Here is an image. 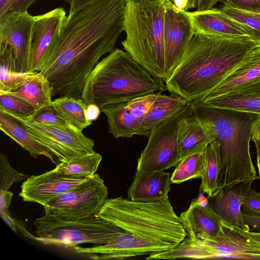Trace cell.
<instances>
[{"label":"cell","instance_id":"ffe728a7","mask_svg":"<svg viewBox=\"0 0 260 260\" xmlns=\"http://www.w3.org/2000/svg\"><path fill=\"white\" fill-rule=\"evenodd\" d=\"M171 175L164 171L153 173L136 171L133 182L127 190L128 199L132 201L149 202L168 197Z\"/></svg>","mask_w":260,"mask_h":260},{"label":"cell","instance_id":"8992f818","mask_svg":"<svg viewBox=\"0 0 260 260\" xmlns=\"http://www.w3.org/2000/svg\"><path fill=\"white\" fill-rule=\"evenodd\" d=\"M165 2L136 4L127 1L122 42L124 49L153 77L163 81Z\"/></svg>","mask_w":260,"mask_h":260},{"label":"cell","instance_id":"8fae6325","mask_svg":"<svg viewBox=\"0 0 260 260\" xmlns=\"http://www.w3.org/2000/svg\"><path fill=\"white\" fill-rule=\"evenodd\" d=\"M19 118L34 138L48 148L59 162L94 153V141L73 126L46 125Z\"/></svg>","mask_w":260,"mask_h":260},{"label":"cell","instance_id":"e575fe53","mask_svg":"<svg viewBox=\"0 0 260 260\" xmlns=\"http://www.w3.org/2000/svg\"><path fill=\"white\" fill-rule=\"evenodd\" d=\"M28 176L13 169L5 154H0V190L8 191L11 185L28 178Z\"/></svg>","mask_w":260,"mask_h":260},{"label":"cell","instance_id":"bcb514c9","mask_svg":"<svg viewBox=\"0 0 260 260\" xmlns=\"http://www.w3.org/2000/svg\"><path fill=\"white\" fill-rule=\"evenodd\" d=\"M1 215L4 221L14 232H17V228L14 222V218H12L8 214V212L5 210L0 211Z\"/></svg>","mask_w":260,"mask_h":260},{"label":"cell","instance_id":"8d00e7d4","mask_svg":"<svg viewBox=\"0 0 260 260\" xmlns=\"http://www.w3.org/2000/svg\"><path fill=\"white\" fill-rule=\"evenodd\" d=\"M223 5L242 12L260 14V0H222Z\"/></svg>","mask_w":260,"mask_h":260},{"label":"cell","instance_id":"2e32d148","mask_svg":"<svg viewBox=\"0 0 260 260\" xmlns=\"http://www.w3.org/2000/svg\"><path fill=\"white\" fill-rule=\"evenodd\" d=\"M258 178L257 176L220 188L215 195L208 197L206 206L222 222L239 229L250 231L243 220L241 207L246 193L251 188L252 183Z\"/></svg>","mask_w":260,"mask_h":260},{"label":"cell","instance_id":"f6af8a7d","mask_svg":"<svg viewBox=\"0 0 260 260\" xmlns=\"http://www.w3.org/2000/svg\"><path fill=\"white\" fill-rule=\"evenodd\" d=\"M221 0H198V11H204L210 9L217 2Z\"/></svg>","mask_w":260,"mask_h":260},{"label":"cell","instance_id":"74e56055","mask_svg":"<svg viewBox=\"0 0 260 260\" xmlns=\"http://www.w3.org/2000/svg\"><path fill=\"white\" fill-rule=\"evenodd\" d=\"M37 0H11L9 6L4 16L13 12H19L27 11L28 7L35 3Z\"/></svg>","mask_w":260,"mask_h":260},{"label":"cell","instance_id":"cb8c5ba5","mask_svg":"<svg viewBox=\"0 0 260 260\" xmlns=\"http://www.w3.org/2000/svg\"><path fill=\"white\" fill-rule=\"evenodd\" d=\"M214 140L207 127L190 115L183 122L178 132V146L181 159L203 151Z\"/></svg>","mask_w":260,"mask_h":260},{"label":"cell","instance_id":"f546056e","mask_svg":"<svg viewBox=\"0 0 260 260\" xmlns=\"http://www.w3.org/2000/svg\"><path fill=\"white\" fill-rule=\"evenodd\" d=\"M205 159V149L182 159L171 175V183L179 184L191 179L202 178Z\"/></svg>","mask_w":260,"mask_h":260},{"label":"cell","instance_id":"60d3db41","mask_svg":"<svg viewBox=\"0 0 260 260\" xmlns=\"http://www.w3.org/2000/svg\"><path fill=\"white\" fill-rule=\"evenodd\" d=\"M233 228L240 234L244 236L251 244L260 247V232H254L250 231H246L235 227Z\"/></svg>","mask_w":260,"mask_h":260},{"label":"cell","instance_id":"277c9868","mask_svg":"<svg viewBox=\"0 0 260 260\" xmlns=\"http://www.w3.org/2000/svg\"><path fill=\"white\" fill-rule=\"evenodd\" d=\"M192 115L219 142L221 168L219 188L256 177L250 153L253 129L260 114L191 102Z\"/></svg>","mask_w":260,"mask_h":260},{"label":"cell","instance_id":"4dcf8cb0","mask_svg":"<svg viewBox=\"0 0 260 260\" xmlns=\"http://www.w3.org/2000/svg\"><path fill=\"white\" fill-rule=\"evenodd\" d=\"M102 160V155L94 152L68 161L59 162L54 170L66 175L92 176L96 172Z\"/></svg>","mask_w":260,"mask_h":260},{"label":"cell","instance_id":"52a82bcc","mask_svg":"<svg viewBox=\"0 0 260 260\" xmlns=\"http://www.w3.org/2000/svg\"><path fill=\"white\" fill-rule=\"evenodd\" d=\"M44 211V215L34 222L35 240L44 245L64 247L85 243L103 245L125 233L121 228L99 215L78 220H66L53 215L46 209Z\"/></svg>","mask_w":260,"mask_h":260},{"label":"cell","instance_id":"44dd1931","mask_svg":"<svg viewBox=\"0 0 260 260\" xmlns=\"http://www.w3.org/2000/svg\"><path fill=\"white\" fill-rule=\"evenodd\" d=\"M0 129L27 150L31 157L37 158L40 155H44L56 165L59 163L57 158L48 148L29 134L25 124L19 118L2 109H0Z\"/></svg>","mask_w":260,"mask_h":260},{"label":"cell","instance_id":"ac0fdd59","mask_svg":"<svg viewBox=\"0 0 260 260\" xmlns=\"http://www.w3.org/2000/svg\"><path fill=\"white\" fill-rule=\"evenodd\" d=\"M194 35L202 34L229 38L249 37L248 26L231 18L220 9L186 11Z\"/></svg>","mask_w":260,"mask_h":260},{"label":"cell","instance_id":"d590c367","mask_svg":"<svg viewBox=\"0 0 260 260\" xmlns=\"http://www.w3.org/2000/svg\"><path fill=\"white\" fill-rule=\"evenodd\" d=\"M241 211L243 214L260 216V192L251 188L245 197Z\"/></svg>","mask_w":260,"mask_h":260},{"label":"cell","instance_id":"f1b7e54d","mask_svg":"<svg viewBox=\"0 0 260 260\" xmlns=\"http://www.w3.org/2000/svg\"><path fill=\"white\" fill-rule=\"evenodd\" d=\"M52 102L67 123L77 129L82 131L92 124L86 117L87 106L82 99L59 97Z\"/></svg>","mask_w":260,"mask_h":260},{"label":"cell","instance_id":"9a60e30c","mask_svg":"<svg viewBox=\"0 0 260 260\" xmlns=\"http://www.w3.org/2000/svg\"><path fill=\"white\" fill-rule=\"evenodd\" d=\"M91 177L60 174L54 169L28 177L22 184L19 195L23 201L43 206Z\"/></svg>","mask_w":260,"mask_h":260},{"label":"cell","instance_id":"836d02e7","mask_svg":"<svg viewBox=\"0 0 260 260\" xmlns=\"http://www.w3.org/2000/svg\"><path fill=\"white\" fill-rule=\"evenodd\" d=\"M27 119L46 125L66 126L69 124L53 102L37 110L30 117Z\"/></svg>","mask_w":260,"mask_h":260},{"label":"cell","instance_id":"7402d4cb","mask_svg":"<svg viewBox=\"0 0 260 260\" xmlns=\"http://www.w3.org/2000/svg\"><path fill=\"white\" fill-rule=\"evenodd\" d=\"M258 80H260V46L253 49L241 64L202 100L225 94Z\"/></svg>","mask_w":260,"mask_h":260},{"label":"cell","instance_id":"9c48e42d","mask_svg":"<svg viewBox=\"0 0 260 260\" xmlns=\"http://www.w3.org/2000/svg\"><path fill=\"white\" fill-rule=\"evenodd\" d=\"M192 109L190 102L150 131L148 143L138 159L136 171L145 174L158 172L175 167L180 162L178 132L183 122L192 115Z\"/></svg>","mask_w":260,"mask_h":260},{"label":"cell","instance_id":"b9f144b4","mask_svg":"<svg viewBox=\"0 0 260 260\" xmlns=\"http://www.w3.org/2000/svg\"><path fill=\"white\" fill-rule=\"evenodd\" d=\"M243 220L249 228L250 231L260 232V216L249 215L243 213Z\"/></svg>","mask_w":260,"mask_h":260},{"label":"cell","instance_id":"3957f363","mask_svg":"<svg viewBox=\"0 0 260 260\" xmlns=\"http://www.w3.org/2000/svg\"><path fill=\"white\" fill-rule=\"evenodd\" d=\"M257 46L249 37L195 34L181 62L165 80L167 89L189 102L201 101Z\"/></svg>","mask_w":260,"mask_h":260},{"label":"cell","instance_id":"d6a6232c","mask_svg":"<svg viewBox=\"0 0 260 260\" xmlns=\"http://www.w3.org/2000/svg\"><path fill=\"white\" fill-rule=\"evenodd\" d=\"M0 109L19 118H28L36 111L28 102L20 97L0 92Z\"/></svg>","mask_w":260,"mask_h":260},{"label":"cell","instance_id":"83f0119b","mask_svg":"<svg viewBox=\"0 0 260 260\" xmlns=\"http://www.w3.org/2000/svg\"><path fill=\"white\" fill-rule=\"evenodd\" d=\"M220 168L219 144L218 141L215 140L205 148L204 170L200 187L202 193H206L208 197H211L219 190L218 182Z\"/></svg>","mask_w":260,"mask_h":260},{"label":"cell","instance_id":"7a4b0ae2","mask_svg":"<svg viewBox=\"0 0 260 260\" xmlns=\"http://www.w3.org/2000/svg\"><path fill=\"white\" fill-rule=\"evenodd\" d=\"M125 233L103 245L75 247L94 259H123L174 248L187 237L169 199L139 202L122 197L107 199L99 214Z\"/></svg>","mask_w":260,"mask_h":260},{"label":"cell","instance_id":"7c38bea8","mask_svg":"<svg viewBox=\"0 0 260 260\" xmlns=\"http://www.w3.org/2000/svg\"><path fill=\"white\" fill-rule=\"evenodd\" d=\"M162 92L152 93L129 101L109 104L100 109L107 117L108 131L115 138L134 135L148 137L150 132L143 125V118Z\"/></svg>","mask_w":260,"mask_h":260},{"label":"cell","instance_id":"d4e9b609","mask_svg":"<svg viewBox=\"0 0 260 260\" xmlns=\"http://www.w3.org/2000/svg\"><path fill=\"white\" fill-rule=\"evenodd\" d=\"M190 102L176 94L161 93L154 100L143 118L145 128L150 131L184 109Z\"/></svg>","mask_w":260,"mask_h":260},{"label":"cell","instance_id":"30bf717a","mask_svg":"<svg viewBox=\"0 0 260 260\" xmlns=\"http://www.w3.org/2000/svg\"><path fill=\"white\" fill-rule=\"evenodd\" d=\"M108 188L99 174L47 202L43 206L54 216L78 220L99 214L108 199Z\"/></svg>","mask_w":260,"mask_h":260},{"label":"cell","instance_id":"5b68a950","mask_svg":"<svg viewBox=\"0 0 260 260\" xmlns=\"http://www.w3.org/2000/svg\"><path fill=\"white\" fill-rule=\"evenodd\" d=\"M161 80L153 77L128 53L113 49L95 66L82 90L86 106L105 105L167 90Z\"/></svg>","mask_w":260,"mask_h":260},{"label":"cell","instance_id":"4316f807","mask_svg":"<svg viewBox=\"0 0 260 260\" xmlns=\"http://www.w3.org/2000/svg\"><path fill=\"white\" fill-rule=\"evenodd\" d=\"M2 93L12 94L25 100L34 107L36 111L52 103L50 83L41 72H37L18 87Z\"/></svg>","mask_w":260,"mask_h":260},{"label":"cell","instance_id":"1f68e13d","mask_svg":"<svg viewBox=\"0 0 260 260\" xmlns=\"http://www.w3.org/2000/svg\"><path fill=\"white\" fill-rule=\"evenodd\" d=\"M220 9L229 17L248 26L249 38L260 46V14L242 12L224 5Z\"/></svg>","mask_w":260,"mask_h":260},{"label":"cell","instance_id":"6da1fadb","mask_svg":"<svg viewBox=\"0 0 260 260\" xmlns=\"http://www.w3.org/2000/svg\"><path fill=\"white\" fill-rule=\"evenodd\" d=\"M126 3L101 0L67 16L40 64L52 98L81 99L90 73L124 31Z\"/></svg>","mask_w":260,"mask_h":260},{"label":"cell","instance_id":"ab89813d","mask_svg":"<svg viewBox=\"0 0 260 260\" xmlns=\"http://www.w3.org/2000/svg\"><path fill=\"white\" fill-rule=\"evenodd\" d=\"M178 10L188 11V10L196 8L198 0H169Z\"/></svg>","mask_w":260,"mask_h":260},{"label":"cell","instance_id":"681fc988","mask_svg":"<svg viewBox=\"0 0 260 260\" xmlns=\"http://www.w3.org/2000/svg\"><path fill=\"white\" fill-rule=\"evenodd\" d=\"M11 0H0V18L5 15Z\"/></svg>","mask_w":260,"mask_h":260},{"label":"cell","instance_id":"603a6c76","mask_svg":"<svg viewBox=\"0 0 260 260\" xmlns=\"http://www.w3.org/2000/svg\"><path fill=\"white\" fill-rule=\"evenodd\" d=\"M201 102L213 107L260 114V80Z\"/></svg>","mask_w":260,"mask_h":260},{"label":"cell","instance_id":"5bb4252c","mask_svg":"<svg viewBox=\"0 0 260 260\" xmlns=\"http://www.w3.org/2000/svg\"><path fill=\"white\" fill-rule=\"evenodd\" d=\"M34 16L27 11L13 12L0 19V44L12 46L22 72L30 71V56Z\"/></svg>","mask_w":260,"mask_h":260},{"label":"cell","instance_id":"f35d334b","mask_svg":"<svg viewBox=\"0 0 260 260\" xmlns=\"http://www.w3.org/2000/svg\"><path fill=\"white\" fill-rule=\"evenodd\" d=\"M70 4L69 14L72 15L101 0H65Z\"/></svg>","mask_w":260,"mask_h":260},{"label":"cell","instance_id":"e0dca14e","mask_svg":"<svg viewBox=\"0 0 260 260\" xmlns=\"http://www.w3.org/2000/svg\"><path fill=\"white\" fill-rule=\"evenodd\" d=\"M67 16V12L61 7L34 16L30 56V72H39L41 59Z\"/></svg>","mask_w":260,"mask_h":260},{"label":"cell","instance_id":"c3c4849f","mask_svg":"<svg viewBox=\"0 0 260 260\" xmlns=\"http://www.w3.org/2000/svg\"><path fill=\"white\" fill-rule=\"evenodd\" d=\"M252 141L254 142L256 149V163L259 174L258 177L260 179V140H253Z\"/></svg>","mask_w":260,"mask_h":260},{"label":"cell","instance_id":"816d5d0a","mask_svg":"<svg viewBox=\"0 0 260 260\" xmlns=\"http://www.w3.org/2000/svg\"><path fill=\"white\" fill-rule=\"evenodd\" d=\"M166 1H169V0H127V1L136 3V4L165 2Z\"/></svg>","mask_w":260,"mask_h":260},{"label":"cell","instance_id":"484cf974","mask_svg":"<svg viewBox=\"0 0 260 260\" xmlns=\"http://www.w3.org/2000/svg\"><path fill=\"white\" fill-rule=\"evenodd\" d=\"M0 92H5L20 86L37 72H22L11 46L0 44Z\"/></svg>","mask_w":260,"mask_h":260},{"label":"cell","instance_id":"7dc6e473","mask_svg":"<svg viewBox=\"0 0 260 260\" xmlns=\"http://www.w3.org/2000/svg\"><path fill=\"white\" fill-rule=\"evenodd\" d=\"M14 222L18 230L20 231L22 235L29 239L35 240L36 236L30 234L25 229L24 223L21 221L18 220L14 218Z\"/></svg>","mask_w":260,"mask_h":260},{"label":"cell","instance_id":"7bdbcfd3","mask_svg":"<svg viewBox=\"0 0 260 260\" xmlns=\"http://www.w3.org/2000/svg\"><path fill=\"white\" fill-rule=\"evenodd\" d=\"M12 197V192L0 190V211L5 210L8 212Z\"/></svg>","mask_w":260,"mask_h":260},{"label":"cell","instance_id":"ba28073f","mask_svg":"<svg viewBox=\"0 0 260 260\" xmlns=\"http://www.w3.org/2000/svg\"><path fill=\"white\" fill-rule=\"evenodd\" d=\"M224 229L218 237L210 239L186 237L173 249L148 255L146 259L232 258L260 259V247L251 244L234 228L222 222Z\"/></svg>","mask_w":260,"mask_h":260},{"label":"cell","instance_id":"f907efd6","mask_svg":"<svg viewBox=\"0 0 260 260\" xmlns=\"http://www.w3.org/2000/svg\"><path fill=\"white\" fill-rule=\"evenodd\" d=\"M251 140H260V120L257 122L253 129Z\"/></svg>","mask_w":260,"mask_h":260},{"label":"cell","instance_id":"4fadbf2b","mask_svg":"<svg viewBox=\"0 0 260 260\" xmlns=\"http://www.w3.org/2000/svg\"><path fill=\"white\" fill-rule=\"evenodd\" d=\"M194 35L191 22L186 11L165 2L164 24L165 73L163 81L172 74L181 62Z\"/></svg>","mask_w":260,"mask_h":260},{"label":"cell","instance_id":"ee69618b","mask_svg":"<svg viewBox=\"0 0 260 260\" xmlns=\"http://www.w3.org/2000/svg\"><path fill=\"white\" fill-rule=\"evenodd\" d=\"M101 112L100 108L95 105L89 104L86 106V116L87 118L91 121L98 119Z\"/></svg>","mask_w":260,"mask_h":260},{"label":"cell","instance_id":"d6986e66","mask_svg":"<svg viewBox=\"0 0 260 260\" xmlns=\"http://www.w3.org/2000/svg\"><path fill=\"white\" fill-rule=\"evenodd\" d=\"M179 216L187 237L191 238L215 239L224 231L221 220L199 200L192 201Z\"/></svg>","mask_w":260,"mask_h":260}]
</instances>
